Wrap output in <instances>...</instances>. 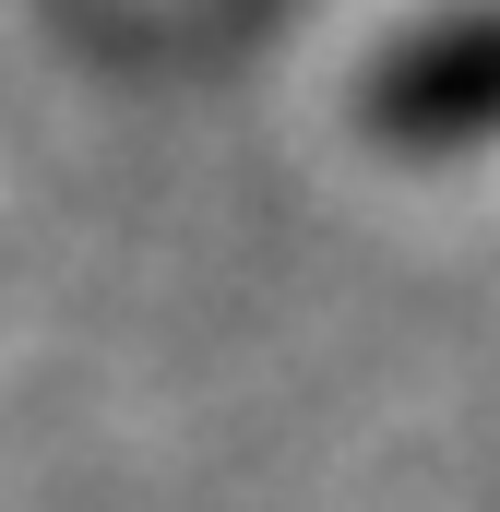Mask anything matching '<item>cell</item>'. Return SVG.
I'll return each mask as SVG.
<instances>
[{
	"instance_id": "6da1fadb",
	"label": "cell",
	"mask_w": 500,
	"mask_h": 512,
	"mask_svg": "<svg viewBox=\"0 0 500 512\" xmlns=\"http://www.w3.org/2000/svg\"><path fill=\"white\" fill-rule=\"evenodd\" d=\"M370 131L393 143H489L500 131V12H453L370 72Z\"/></svg>"
}]
</instances>
